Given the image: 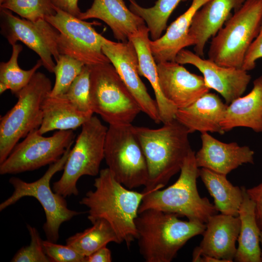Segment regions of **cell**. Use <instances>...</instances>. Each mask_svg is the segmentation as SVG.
Listing matches in <instances>:
<instances>
[{"label": "cell", "instance_id": "cell-1", "mask_svg": "<svg viewBox=\"0 0 262 262\" xmlns=\"http://www.w3.org/2000/svg\"><path fill=\"white\" fill-rule=\"evenodd\" d=\"M94 180L95 190L79 201L88 208V219L93 223L103 219L113 228L121 243L129 247L137 238L135 220L146 193L129 189L118 182L108 168L100 170Z\"/></svg>", "mask_w": 262, "mask_h": 262}, {"label": "cell", "instance_id": "cell-2", "mask_svg": "<svg viewBox=\"0 0 262 262\" xmlns=\"http://www.w3.org/2000/svg\"><path fill=\"white\" fill-rule=\"evenodd\" d=\"M148 168V181L143 192L162 189L180 171L192 150L188 129L176 119L158 129L133 126Z\"/></svg>", "mask_w": 262, "mask_h": 262}, {"label": "cell", "instance_id": "cell-3", "mask_svg": "<svg viewBox=\"0 0 262 262\" xmlns=\"http://www.w3.org/2000/svg\"><path fill=\"white\" fill-rule=\"evenodd\" d=\"M178 214L147 209L135 220L139 251L147 262H170L192 237L202 234L205 223L180 220Z\"/></svg>", "mask_w": 262, "mask_h": 262}, {"label": "cell", "instance_id": "cell-4", "mask_svg": "<svg viewBox=\"0 0 262 262\" xmlns=\"http://www.w3.org/2000/svg\"><path fill=\"white\" fill-rule=\"evenodd\" d=\"M192 149L186 157L178 179L164 189L145 192L138 213L155 209L185 216L189 220L206 223L212 215L217 213L214 205L206 197L200 196L196 185L199 169Z\"/></svg>", "mask_w": 262, "mask_h": 262}, {"label": "cell", "instance_id": "cell-5", "mask_svg": "<svg viewBox=\"0 0 262 262\" xmlns=\"http://www.w3.org/2000/svg\"><path fill=\"white\" fill-rule=\"evenodd\" d=\"M262 24V0H246L214 36L208 59L224 67L241 68Z\"/></svg>", "mask_w": 262, "mask_h": 262}, {"label": "cell", "instance_id": "cell-6", "mask_svg": "<svg viewBox=\"0 0 262 262\" xmlns=\"http://www.w3.org/2000/svg\"><path fill=\"white\" fill-rule=\"evenodd\" d=\"M52 87L50 79L36 72L29 83L15 96L17 101L0 118V164L19 140L38 129L42 123V104Z\"/></svg>", "mask_w": 262, "mask_h": 262}, {"label": "cell", "instance_id": "cell-7", "mask_svg": "<svg viewBox=\"0 0 262 262\" xmlns=\"http://www.w3.org/2000/svg\"><path fill=\"white\" fill-rule=\"evenodd\" d=\"M108 128L93 115L82 126L71 149L61 178L52 185L53 191L66 197L77 196V183L83 176H96L104 159V147Z\"/></svg>", "mask_w": 262, "mask_h": 262}, {"label": "cell", "instance_id": "cell-8", "mask_svg": "<svg viewBox=\"0 0 262 262\" xmlns=\"http://www.w3.org/2000/svg\"><path fill=\"white\" fill-rule=\"evenodd\" d=\"M71 150L69 147L56 162L49 165L45 174L36 181L28 182L19 178H10L9 183L14 188L12 195L0 204V211L15 204L25 196L36 199L42 206L46 216L43 229L47 240L56 243L59 238L61 225L82 213L67 207L65 197L53 191L50 185L52 177L64 169Z\"/></svg>", "mask_w": 262, "mask_h": 262}, {"label": "cell", "instance_id": "cell-9", "mask_svg": "<svg viewBox=\"0 0 262 262\" xmlns=\"http://www.w3.org/2000/svg\"><path fill=\"white\" fill-rule=\"evenodd\" d=\"M89 66L93 112L109 125L131 124L141 110L115 67L111 63Z\"/></svg>", "mask_w": 262, "mask_h": 262}, {"label": "cell", "instance_id": "cell-10", "mask_svg": "<svg viewBox=\"0 0 262 262\" xmlns=\"http://www.w3.org/2000/svg\"><path fill=\"white\" fill-rule=\"evenodd\" d=\"M104 159L115 178L126 188L132 190L146 186L147 163L131 124L109 125Z\"/></svg>", "mask_w": 262, "mask_h": 262}, {"label": "cell", "instance_id": "cell-11", "mask_svg": "<svg viewBox=\"0 0 262 262\" xmlns=\"http://www.w3.org/2000/svg\"><path fill=\"white\" fill-rule=\"evenodd\" d=\"M38 129L31 131L18 143L0 164V175L33 171L55 163L74 141L73 130H59L50 136L45 137Z\"/></svg>", "mask_w": 262, "mask_h": 262}, {"label": "cell", "instance_id": "cell-12", "mask_svg": "<svg viewBox=\"0 0 262 262\" xmlns=\"http://www.w3.org/2000/svg\"><path fill=\"white\" fill-rule=\"evenodd\" d=\"M56 13L45 19L59 32L60 54L68 55L87 66L111 63L102 50L104 37L89 22L55 7Z\"/></svg>", "mask_w": 262, "mask_h": 262}, {"label": "cell", "instance_id": "cell-13", "mask_svg": "<svg viewBox=\"0 0 262 262\" xmlns=\"http://www.w3.org/2000/svg\"><path fill=\"white\" fill-rule=\"evenodd\" d=\"M1 33L12 46L20 41L35 52L43 66L50 73L54 71L60 55L57 40L58 31L45 19L30 21L15 16L12 12L0 9Z\"/></svg>", "mask_w": 262, "mask_h": 262}, {"label": "cell", "instance_id": "cell-14", "mask_svg": "<svg viewBox=\"0 0 262 262\" xmlns=\"http://www.w3.org/2000/svg\"><path fill=\"white\" fill-rule=\"evenodd\" d=\"M102 50L137 102L141 112L155 123H161L156 100L148 94L139 73V61L133 43L115 42L104 37Z\"/></svg>", "mask_w": 262, "mask_h": 262}, {"label": "cell", "instance_id": "cell-15", "mask_svg": "<svg viewBox=\"0 0 262 262\" xmlns=\"http://www.w3.org/2000/svg\"><path fill=\"white\" fill-rule=\"evenodd\" d=\"M175 62L196 67L202 73L207 86L219 93L227 105L243 95L251 78L241 68L220 66L184 49L178 53Z\"/></svg>", "mask_w": 262, "mask_h": 262}, {"label": "cell", "instance_id": "cell-16", "mask_svg": "<svg viewBox=\"0 0 262 262\" xmlns=\"http://www.w3.org/2000/svg\"><path fill=\"white\" fill-rule=\"evenodd\" d=\"M161 90L178 109L186 107L210 91L203 77L191 73L176 62L157 63Z\"/></svg>", "mask_w": 262, "mask_h": 262}, {"label": "cell", "instance_id": "cell-17", "mask_svg": "<svg viewBox=\"0 0 262 262\" xmlns=\"http://www.w3.org/2000/svg\"><path fill=\"white\" fill-rule=\"evenodd\" d=\"M201 147L195 154L198 167L227 176L244 164L254 163V152L247 146L222 142L208 132L201 133Z\"/></svg>", "mask_w": 262, "mask_h": 262}, {"label": "cell", "instance_id": "cell-18", "mask_svg": "<svg viewBox=\"0 0 262 262\" xmlns=\"http://www.w3.org/2000/svg\"><path fill=\"white\" fill-rule=\"evenodd\" d=\"M246 0H210L194 15L189 34L194 46L195 53L203 57L209 39L224 26L234 11Z\"/></svg>", "mask_w": 262, "mask_h": 262}, {"label": "cell", "instance_id": "cell-19", "mask_svg": "<svg viewBox=\"0 0 262 262\" xmlns=\"http://www.w3.org/2000/svg\"><path fill=\"white\" fill-rule=\"evenodd\" d=\"M205 224L203 238L198 246L201 252L225 262H233L240 229L239 216L216 213Z\"/></svg>", "mask_w": 262, "mask_h": 262}, {"label": "cell", "instance_id": "cell-20", "mask_svg": "<svg viewBox=\"0 0 262 262\" xmlns=\"http://www.w3.org/2000/svg\"><path fill=\"white\" fill-rule=\"evenodd\" d=\"M228 105L218 96L209 92L190 105L178 109L175 119L190 133L198 131L223 134L221 123Z\"/></svg>", "mask_w": 262, "mask_h": 262}, {"label": "cell", "instance_id": "cell-21", "mask_svg": "<svg viewBox=\"0 0 262 262\" xmlns=\"http://www.w3.org/2000/svg\"><path fill=\"white\" fill-rule=\"evenodd\" d=\"M85 20L100 19L111 29L115 38L125 42L141 27L146 25L144 20L132 12L123 0H94L91 6L80 14L79 17Z\"/></svg>", "mask_w": 262, "mask_h": 262}, {"label": "cell", "instance_id": "cell-22", "mask_svg": "<svg viewBox=\"0 0 262 262\" xmlns=\"http://www.w3.org/2000/svg\"><path fill=\"white\" fill-rule=\"evenodd\" d=\"M210 0H192L188 9L166 29L165 33L155 40L150 41V47L157 63L175 62L178 53L185 48L193 46L189 31L196 13Z\"/></svg>", "mask_w": 262, "mask_h": 262}, {"label": "cell", "instance_id": "cell-23", "mask_svg": "<svg viewBox=\"0 0 262 262\" xmlns=\"http://www.w3.org/2000/svg\"><path fill=\"white\" fill-rule=\"evenodd\" d=\"M149 32L146 25L129 38L133 44L138 58L139 73L147 79L155 94L161 122L165 124L175 119L178 108L163 95L160 86L156 62L150 47Z\"/></svg>", "mask_w": 262, "mask_h": 262}, {"label": "cell", "instance_id": "cell-24", "mask_svg": "<svg viewBox=\"0 0 262 262\" xmlns=\"http://www.w3.org/2000/svg\"><path fill=\"white\" fill-rule=\"evenodd\" d=\"M221 126L225 132L236 127H246L262 132V75L253 81L250 92L228 105Z\"/></svg>", "mask_w": 262, "mask_h": 262}, {"label": "cell", "instance_id": "cell-25", "mask_svg": "<svg viewBox=\"0 0 262 262\" xmlns=\"http://www.w3.org/2000/svg\"><path fill=\"white\" fill-rule=\"evenodd\" d=\"M43 121L39 131L44 134L54 130H74L88 120L93 113L78 110L63 95L49 94L42 104Z\"/></svg>", "mask_w": 262, "mask_h": 262}, {"label": "cell", "instance_id": "cell-26", "mask_svg": "<svg viewBox=\"0 0 262 262\" xmlns=\"http://www.w3.org/2000/svg\"><path fill=\"white\" fill-rule=\"evenodd\" d=\"M242 187L243 198L238 215L240 229L234 260L236 262H261V230L256 218L255 204L248 195L245 187Z\"/></svg>", "mask_w": 262, "mask_h": 262}, {"label": "cell", "instance_id": "cell-27", "mask_svg": "<svg viewBox=\"0 0 262 262\" xmlns=\"http://www.w3.org/2000/svg\"><path fill=\"white\" fill-rule=\"evenodd\" d=\"M199 177L213 198L218 212L224 214L238 216L243 198L242 187L233 185L226 175L207 168L199 169Z\"/></svg>", "mask_w": 262, "mask_h": 262}, {"label": "cell", "instance_id": "cell-28", "mask_svg": "<svg viewBox=\"0 0 262 262\" xmlns=\"http://www.w3.org/2000/svg\"><path fill=\"white\" fill-rule=\"evenodd\" d=\"M92 225L67 238L66 244L86 257L109 243H121L113 228L105 219H98Z\"/></svg>", "mask_w": 262, "mask_h": 262}, {"label": "cell", "instance_id": "cell-29", "mask_svg": "<svg viewBox=\"0 0 262 262\" xmlns=\"http://www.w3.org/2000/svg\"><path fill=\"white\" fill-rule=\"evenodd\" d=\"M184 0H157L154 6L145 8L135 0H129V9L144 20L151 40H155L162 36L166 29L168 20L173 11L180 2Z\"/></svg>", "mask_w": 262, "mask_h": 262}, {"label": "cell", "instance_id": "cell-30", "mask_svg": "<svg viewBox=\"0 0 262 262\" xmlns=\"http://www.w3.org/2000/svg\"><path fill=\"white\" fill-rule=\"evenodd\" d=\"M12 46V52L9 60L0 63V83L4 84L8 90H10L12 94L16 95L29 83L37 70L43 66V64L39 59L32 68L22 69L18 63L22 46L15 44Z\"/></svg>", "mask_w": 262, "mask_h": 262}, {"label": "cell", "instance_id": "cell-31", "mask_svg": "<svg viewBox=\"0 0 262 262\" xmlns=\"http://www.w3.org/2000/svg\"><path fill=\"white\" fill-rule=\"evenodd\" d=\"M0 8L10 10L21 18L32 21L45 19L46 16L56 13L51 0H4L0 4Z\"/></svg>", "mask_w": 262, "mask_h": 262}, {"label": "cell", "instance_id": "cell-32", "mask_svg": "<svg viewBox=\"0 0 262 262\" xmlns=\"http://www.w3.org/2000/svg\"><path fill=\"white\" fill-rule=\"evenodd\" d=\"M56 62L55 82L49 94L52 96L65 94L84 66L82 62L64 54H60Z\"/></svg>", "mask_w": 262, "mask_h": 262}, {"label": "cell", "instance_id": "cell-33", "mask_svg": "<svg viewBox=\"0 0 262 262\" xmlns=\"http://www.w3.org/2000/svg\"><path fill=\"white\" fill-rule=\"evenodd\" d=\"M90 68L84 65L81 73L63 95L78 110L85 113H94L90 96Z\"/></svg>", "mask_w": 262, "mask_h": 262}, {"label": "cell", "instance_id": "cell-34", "mask_svg": "<svg viewBox=\"0 0 262 262\" xmlns=\"http://www.w3.org/2000/svg\"><path fill=\"white\" fill-rule=\"evenodd\" d=\"M31 242L30 245L19 249L12 259V262H52L46 254L43 240L37 229L30 225H27Z\"/></svg>", "mask_w": 262, "mask_h": 262}, {"label": "cell", "instance_id": "cell-35", "mask_svg": "<svg viewBox=\"0 0 262 262\" xmlns=\"http://www.w3.org/2000/svg\"><path fill=\"white\" fill-rule=\"evenodd\" d=\"M43 245L52 262H85V257L68 245L57 244L47 240L43 241Z\"/></svg>", "mask_w": 262, "mask_h": 262}, {"label": "cell", "instance_id": "cell-36", "mask_svg": "<svg viewBox=\"0 0 262 262\" xmlns=\"http://www.w3.org/2000/svg\"><path fill=\"white\" fill-rule=\"evenodd\" d=\"M261 58H262V24L258 35L246 52L242 69L246 71L253 69L256 62Z\"/></svg>", "mask_w": 262, "mask_h": 262}, {"label": "cell", "instance_id": "cell-37", "mask_svg": "<svg viewBox=\"0 0 262 262\" xmlns=\"http://www.w3.org/2000/svg\"><path fill=\"white\" fill-rule=\"evenodd\" d=\"M246 191L255 204L257 222L262 231V182L253 187L246 189Z\"/></svg>", "mask_w": 262, "mask_h": 262}, {"label": "cell", "instance_id": "cell-38", "mask_svg": "<svg viewBox=\"0 0 262 262\" xmlns=\"http://www.w3.org/2000/svg\"><path fill=\"white\" fill-rule=\"evenodd\" d=\"M57 9L78 17L82 12L78 6L79 0H51Z\"/></svg>", "mask_w": 262, "mask_h": 262}, {"label": "cell", "instance_id": "cell-39", "mask_svg": "<svg viewBox=\"0 0 262 262\" xmlns=\"http://www.w3.org/2000/svg\"><path fill=\"white\" fill-rule=\"evenodd\" d=\"M112 261V252L107 246L100 248L85 257V262H111Z\"/></svg>", "mask_w": 262, "mask_h": 262}, {"label": "cell", "instance_id": "cell-40", "mask_svg": "<svg viewBox=\"0 0 262 262\" xmlns=\"http://www.w3.org/2000/svg\"><path fill=\"white\" fill-rule=\"evenodd\" d=\"M260 242L261 246V262H262V231L261 232Z\"/></svg>", "mask_w": 262, "mask_h": 262}, {"label": "cell", "instance_id": "cell-41", "mask_svg": "<svg viewBox=\"0 0 262 262\" xmlns=\"http://www.w3.org/2000/svg\"><path fill=\"white\" fill-rule=\"evenodd\" d=\"M4 0H0V4L3 2Z\"/></svg>", "mask_w": 262, "mask_h": 262}]
</instances>
